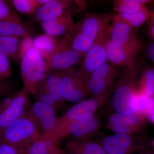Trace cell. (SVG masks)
Here are the masks:
<instances>
[{"label": "cell", "mask_w": 154, "mask_h": 154, "mask_svg": "<svg viewBox=\"0 0 154 154\" xmlns=\"http://www.w3.org/2000/svg\"><path fill=\"white\" fill-rule=\"evenodd\" d=\"M111 14H90L83 15L65 37L71 46L85 57L94 44L103 24Z\"/></svg>", "instance_id": "obj_1"}, {"label": "cell", "mask_w": 154, "mask_h": 154, "mask_svg": "<svg viewBox=\"0 0 154 154\" xmlns=\"http://www.w3.org/2000/svg\"><path fill=\"white\" fill-rule=\"evenodd\" d=\"M139 67L138 63L136 60L132 65L125 67L116 83L111 104L113 109L117 113L127 115L136 114L134 102L138 92L137 79Z\"/></svg>", "instance_id": "obj_2"}, {"label": "cell", "mask_w": 154, "mask_h": 154, "mask_svg": "<svg viewBox=\"0 0 154 154\" xmlns=\"http://www.w3.org/2000/svg\"><path fill=\"white\" fill-rule=\"evenodd\" d=\"M41 135L27 116L9 124L0 131V140L15 148L20 154H27L30 146Z\"/></svg>", "instance_id": "obj_3"}, {"label": "cell", "mask_w": 154, "mask_h": 154, "mask_svg": "<svg viewBox=\"0 0 154 154\" xmlns=\"http://www.w3.org/2000/svg\"><path fill=\"white\" fill-rule=\"evenodd\" d=\"M99 123L94 114H88L75 120L54 127L49 131L43 133L40 138L51 141L58 144L60 141L72 137L74 140H85L98 131Z\"/></svg>", "instance_id": "obj_4"}, {"label": "cell", "mask_w": 154, "mask_h": 154, "mask_svg": "<svg viewBox=\"0 0 154 154\" xmlns=\"http://www.w3.org/2000/svg\"><path fill=\"white\" fill-rule=\"evenodd\" d=\"M119 76L118 67L107 61L85 80L87 96L102 104L113 91Z\"/></svg>", "instance_id": "obj_5"}, {"label": "cell", "mask_w": 154, "mask_h": 154, "mask_svg": "<svg viewBox=\"0 0 154 154\" xmlns=\"http://www.w3.org/2000/svg\"><path fill=\"white\" fill-rule=\"evenodd\" d=\"M24 87L35 95L38 86L48 72L44 59L34 48L26 53L20 62Z\"/></svg>", "instance_id": "obj_6"}, {"label": "cell", "mask_w": 154, "mask_h": 154, "mask_svg": "<svg viewBox=\"0 0 154 154\" xmlns=\"http://www.w3.org/2000/svg\"><path fill=\"white\" fill-rule=\"evenodd\" d=\"M112 16L111 15L105 21L96 40L86 53L78 69L84 82L96 69L107 61V29Z\"/></svg>", "instance_id": "obj_7"}, {"label": "cell", "mask_w": 154, "mask_h": 154, "mask_svg": "<svg viewBox=\"0 0 154 154\" xmlns=\"http://www.w3.org/2000/svg\"><path fill=\"white\" fill-rule=\"evenodd\" d=\"M25 87L8 96L0 104V131L11 122L26 116L31 105Z\"/></svg>", "instance_id": "obj_8"}, {"label": "cell", "mask_w": 154, "mask_h": 154, "mask_svg": "<svg viewBox=\"0 0 154 154\" xmlns=\"http://www.w3.org/2000/svg\"><path fill=\"white\" fill-rule=\"evenodd\" d=\"M85 7L82 1L71 0H50L48 3L39 7L26 22L31 25L41 23L55 19L68 12H76L83 10Z\"/></svg>", "instance_id": "obj_9"}, {"label": "cell", "mask_w": 154, "mask_h": 154, "mask_svg": "<svg viewBox=\"0 0 154 154\" xmlns=\"http://www.w3.org/2000/svg\"><path fill=\"white\" fill-rule=\"evenodd\" d=\"M84 56L69 44L66 38H61L52 54L45 60L48 71L61 72L82 63Z\"/></svg>", "instance_id": "obj_10"}, {"label": "cell", "mask_w": 154, "mask_h": 154, "mask_svg": "<svg viewBox=\"0 0 154 154\" xmlns=\"http://www.w3.org/2000/svg\"><path fill=\"white\" fill-rule=\"evenodd\" d=\"M60 72L61 92L65 102L78 103L87 96L85 82L78 69H68Z\"/></svg>", "instance_id": "obj_11"}, {"label": "cell", "mask_w": 154, "mask_h": 154, "mask_svg": "<svg viewBox=\"0 0 154 154\" xmlns=\"http://www.w3.org/2000/svg\"><path fill=\"white\" fill-rule=\"evenodd\" d=\"M51 105L36 100L30 106L26 116L32 121L41 135L54 128L57 117Z\"/></svg>", "instance_id": "obj_12"}, {"label": "cell", "mask_w": 154, "mask_h": 154, "mask_svg": "<svg viewBox=\"0 0 154 154\" xmlns=\"http://www.w3.org/2000/svg\"><path fill=\"white\" fill-rule=\"evenodd\" d=\"M107 154H138L140 145L132 134H114L104 138L101 143Z\"/></svg>", "instance_id": "obj_13"}, {"label": "cell", "mask_w": 154, "mask_h": 154, "mask_svg": "<svg viewBox=\"0 0 154 154\" xmlns=\"http://www.w3.org/2000/svg\"><path fill=\"white\" fill-rule=\"evenodd\" d=\"M139 41L122 46L116 47L107 39V61L115 66H130L136 61V56L140 48Z\"/></svg>", "instance_id": "obj_14"}, {"label": "cell", "mask_w": 154, "mask_h": 154, "mask_svg": "<svg viewBox=\"0 0 154 154\" xmlns=\"http://www.w3.org/2000/svg\"><path fill=\"white\" fill-rule=\"evenodd\" d=\"M107 39L117 47L139 41L135 30L122 22L113 21L107 29Z\"/></svg>", "instance_id": "obj_15"}, {"label": "cell", "mask_w": 154, "mask_h": 154, "mask_svg": "<svg viewBox=\"0 0 154 154\" xmlns=\"http://www.w3.org/2000/svg\"><path fill=\"white\" fill-rule=\"evenodd\" d=\"M72 11L66 12L60 17L40 24L45 33L54 38H62L72 32L75 24Z\"/></svg>", "instance_id": "obj_16"}, {"label": "cell", "mask_w": 154, "mask_h": 154, "mask_svg": "<svg viewBox=\"0 0 154 154\" xmlns=\"http://www.w3.org/2000/svg\"><path fill=\"white\" fill-rule=\"evenodd\" d=\"M100 105L101 104L99 101L93 97L78 102L70 108L63 115L57 117L55 126L68 123L84 115H94Z\"/></svg>", "instance_id": "obj_17"}, {"label": "cell", "mask_w": 154, "mask_h": 154, "mask_svg": "<svg viewBox=\"0 0 154 154\" xmlns=\"http://www.w3.org/2000/svg\"><path fill=\"white\" fill-rule=\"evenodd\" d=\"M34 33V28L26 22L0 21V36L23 38L32 37Z\"/></svg>", "instance_id": "obj_18"}, {"label": "cell", "mask_w": 154, "mask_h": 154, "mask_svg": "<svg viewBox=\"0 0 154 154\" xmlns=\"http://www.w3.org/2000/svg\"><path fill=\"white\" fill-rule=\"evenodd\" d=\"M66 148L69 154H107L101 144L86 140L69 141Z\"/></svg>", "instance_id": "obj_19"}, {"label": "cell", "mask_w": 154, "mask_h": 154, "mask_svg": "<svg viewBox=\"0 0 154 154\" xmlns=\"http://www.w3.org/2000/svg\"><path fill=\"white\" fill-rule=\"evenodd\" d=\"M149 18V12L146 8L133 14H116L112 16V19L125 23L136 30L143 25Z\"/></svg>", "instance_id": "obj_20"}, {"label": "cell", "mask_w": 154, "mask_h": 154, "mask_svg": "<svg viewBox=\"0 0 154 154\" xmlns=\"http://www.w3.org/2000/svg\"><path fill=\"white\" fill-rule=\"evenodd\" d=\"M21 38L11 36H0V52L10 60L19 63V48Z\"/></svg>", "instance_id": "obj_21"}, {"label": "cell", "mask_w": 154, "mask_h": 154, "mask_svg": "<svg viewBox=\"0 0 154 154\" xmlns=\"http://www.w3.org/2000/svg\"><path fill=\"white\" fill-rule=\"evenodd\" d=\"M59 41L48 34H43L34 39V48L46 60L55 50Z\"/></svg>", "instance_id": "obj_22"}, {"label": "cell", "mask_w": 154, "mask_h": 154, "mask_svg": "<svg viewBox=\"0 0 154 154\" xmlns=\"http://www.w3.org/2000/svg\"><path fill=\"white\" fill-rule=\"evenodd\" d=\"M43 82L50 93L62 108L65 102L61 92L60 72L48 71L45 77Z\"/></svg>", "instance_id": "obj_23"}, {"label": "cell", "mask_w": 154, "mask_h": 154, "mask_svg": "<svg viewBox=\"0 0 154 154\" xmlns=\"http://www.w3.org/2000/svg\"><path fill=\"white\" fill-rule=\"evenodd\" d=\"M27 154H64L58 144L39 139L29 148Z\"/></svg>", "instance_id": "obj_24"}, {"label": "cell", "mask_w": 154, "mask_h": 154, "mask_svg": "<svg viewBox=\"0 0 154 154\" xmlns=\"http://www.w3.org/2000/svg\"><path fill=\"white\" fill-rule=\"evenodd\" d=\"M113 8L116 14H130L142 11L146 6L140 0H116Z\"/></svg>", "instance_id": "obj_25"}, {"label": "cell", "mask_w": 154, "mask_h": 154, "mask_svg": "<svg viewBox=\"0 0 154 154\" xmlns=\"http://www.w3.org/2000/svg\"><path fill=\"white\" fill-rule=\"evenodd\" d=\"M140 122V116L137 114L127 115L116 112L110 116L108 119V126L124 125L138 128Z\"/></svg>", "instance_id": "obj_26"}, {"label": "cell", "mask_w": 154, "mask_h": 154, "mask_svg": "<svg viewBox=\"0 0 154 154\" xmlns=\"http://www.w3.org/2000/svg\"><path fill=\"white\" fill-rule=\"evenodd\" d=\"M8 2L19 14L30 16L40 7L38 0H11Z\"/></svg>", "instance_id": "obj_27"}, {"label": "cell", "mask_w": 154, "mask_h": 154, "mask_svg": "<svg viewBox=\"0 0 154 154\" xmlns=\"http://www.w3.org/2000/svg\"><path fill=\"white\" fill-rule=\"evenodd\" d=\"M139 91L151 98L154 96V69L147 68L143 72Z\"/></svg>", "instance_id": "obj_28"}, {"label": "cell", "mask_w": 154, "mask_h": 154, "mask_svg": "<svg viewBox=\"0 0 154 154\" xmlns=\"http://www.w3.org/2000/svg\"><path fill=\"white\" fill-rule=\"evenodd\" d=\"M34 96H35L36 100L51 105L56 110L62 108L60 105L57 102L48 89L43 80L39 84L36 94Z\"/></svg>", "instance_id": "obj_29"}, {"label": "cell", "mask_w": 154, "mask_h": 154, "mask_svg": "<svg viewBox=\"0 0 154 154\" xmlns=\"http://www.w3.org/2000/svg\"><path fill=\"white\" fill-rule=\"evenodd\" d=\"M22 22V19L8 1L0 0V21Z\"/></svg>", "instance_id": "obj_30"}, {"label": "cell", "mask_w": 154, "mask_h": 154, "mask_svg": "<svg viewBox=\"0 0 154 154\" xmlns=\"http://www.w3.org/2000/svg\"><path fill=\"white\" fill-rule=\"evenodd\" d=\"M151 100V97L142 92L138 91L134 102V108L136 114L140 116L146 115Z\"/></svg>", "instance_id": "obj_31"}, {"label": "cell", "mask_w": 154, "mask_h": 154, "mask_svg": "<svg viewBox=\"0 0 154 154\" xmlns=\"http://www.w3.org/2000/svg\"><path fill=\"white\" fill-rule=\"evenodd\" d=\"M12 74L10 60L0 52V81L7 80Z\"/></svg>", "instance_id": "obj_32"}, {"label": "cell", "mask_w": 154, "mask_h": 154, "mask_svg": "<svg viewBox=\"0 0 154 154\" xmlns=\"http://www.w3.org/2000/svg\"><path fill=\"white\" fill-rule=\"evenodd\" d=\"M34 39L32 37H26L21 39L19 48V56L21 61L26 53L34 48Z\"/></svg>", "instance_id": "obj_33"}, {"label": "cell", "mask_w": 154, "mask_h": 154, "mask_svg": "<svg viewBox=\"0 0 154 154\" xmlns=\"http://www.w3.org/2000/svg\"><path fill=\"white\" fill-rule=\"evenodd\" d=\"M109 128L115 134H132L136 132L138 128L124 125H109Z\"/></svg>", "instance_id": "obj_34"}, {"label": "cell", "mask_w": 154, "mask_h": 154, "mask_svg": "<svg viewBox=\"0 0 154 154\" xmlns=\"http://www.w3.org/2000/svg\"><path fill=\"white\" fill-rule=\"evenodd\" d=\"M15 91L14 85L7 80L0 81V98L4 96H9L14 94Z\"/></svg>", "instance_id": "obj_35"}, {"label": "cell", "mask_w": 154, "mask_h": 154, "mask_svg": "<svg viewBox=\"0 0 154 154\" xmlns=\"http://www.w3.org/2000/svg\"><path fill=\"white\" fill-rule=\"evenodd\" d=\"M0 154H20L19 151L12 146L0 140Z\"/></svg>", "instance_id": "obj_36"}, {"label": "cell", "mask_w": 154, "mask_h": 154, "mask_svg": "<svg viewBox=\"0 0 154 154\" xmlns=\"http://www.w3.org/2000/svg\"><path fill=\"white\" fill-rule=\"evenodd\" d=\"M146 53L150 60L154 64V43H150L147 46Z\"/></svg>", "instance_id": "obj_37"}, {"label": "cell", "mask_w": 154, "mask_h": 154, "mask_svg": "<svg viewBox=\"0 0 154 154\" xmlns=\"http://www.w3.org/2000/svg\"><path fill=\"white\" fill-rule=\"evenodd\" d=\"M153 113H154V96L151 98L150 103L149 105L146 115L149 117Z\"/></svg>", "instance_id": "obj_38"}, {"label": "cell", "mask_w": 154, "mask_h": 154, "mask_svg": "<svg viewBox=\"0 0 154 154\" xmlns=\"http://www.w3.org/2000/svg\"><path fill=\"white\" fill-rule=\"evenodd\" d=\"M149 33L154 43V22L151 20L148 25Z\"/></svg>", "instance_id": "obj_39"}, {"label": "cell", "mask_w": 154, "mask_h": 154, "mask_svg": "<svg viewBox=\"0 0 154 154\" xmlns=\"http://www.w3.org/2000/svg\"><path fill=\"white\" fill-rule=\"evenodd\" d=\"M149 17L150 18L151 20L154 22V10L149 12Z\"/></svg>", "instance_id": "obj_40"}, {"label": "cell", "mask_w": 154, "mask_h": 154, "mask_svg": "<svg viewBox=\"0 0 154 154\" xmlns=\"http://www.w3.org/2000/svg\"><path fill=\"white\" fill-rule=\"evenodd\" d=\"M149 119L152 122H154V113L152 114L151 116H150L149 117Z\"/></svg>", "instance_id": "obj_41"}, {"label": "cell", "mask_w": 154, "mask_h": 154, "mask_svg": "<svg viewBox=\"0 0 154 154\" xmlns=\"http://www.w3.org/2000/svg\"></svg>", "instance_id": "obj_42"}]
</instances>
